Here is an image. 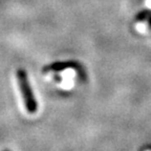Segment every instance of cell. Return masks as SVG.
I'll return each instance as SVG.
<instances>
[{
	"mask_svg": "<svg viewBox=\"0 0 151 151\" xmlns=\"http://www.w3.org/2000/svg\"><path fill=\"white\" fill-rule=\"evenodd\" d=\"M16 75H17L19 87H20V91H21L22 98H23L26 110H27L28 113L34 114L37 111L38 104L37 101H36L35 96H34V92L31 87V84H29V81H28L27 73H26V71L24 69L19 68L16 71Z\"/></svg>",
	"mask_w": 151,
	"mask_h": 151,
	"instance_id": "6da1fadb",
	"label": "cell"
},
{
	"mask_svg": "<svg viewBox=\"0 0 151 151\" xmlns=\"http://www.w3.org/2000/svg\"><path fill=\"white\" fill-rule=\"evenodd\" d=\"M76 64L73 62H55V63L47 65L44 69L43 73H47V71H61L66 68H70V67H75Z\"/></svg>",
	"mask_w": 151,
	"mask_h": 151,
	"instance_id": "7a4b0ae2",
	"label": "cell"
},
{
	"mask_svg": "<svg viewBox=\"0 0 151 151\" xmlns=\"http://www.w3.org/2000/svg\"><path fill=\"white\" fill-rule=\"evenodd\" d=\"M3 151H11V150H7V149H4V150H3Z\"/></svg>",
	"mask_w": 151,
	"mask_h": 151,
	"instance_id": "3957f363",
	"label": "cell"
},
{
	"mask_svg": "<svg viewBox=\"0 0 151 151\" xmlns=\"http://www.w3.org/2000/svg\"><path fill=\"white\" fill-rule=\"evenodd\" d=\"M146 151H151V149H148V150H146Z\"/></svg>",
	"mask_w": 151,
	"mask_h": 151,
	"instance_id": "277c9868",
	"label": "cell"
}]
</instances>
